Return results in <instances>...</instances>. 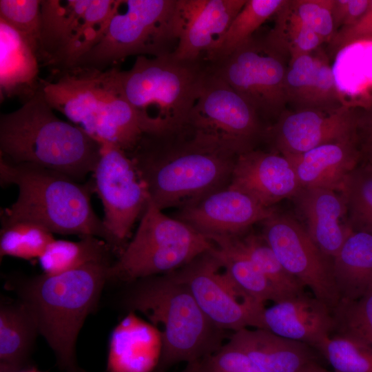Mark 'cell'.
Wrapping results in <instances>:
<instances>
[{"label": "cell", "mask_w": 372, "mask_h": 372, "mask_svg": "<svg viewBox=\"0 0 372 372\" xmlns=\"http://www.w3.org/2000/svg\"><path fill=\"white\" fill-rule=\"evenodd\" d=\"M161 210L186 206L227 187L238 155L180 131L143 135L127 153Z\"/></svg>", "instance_id": "obj_1"}, {"label": "cell", "mask_w": 372, "mask_h": 372, "mask_svg": "<svg viewBox=\"0 0 372 372\" xmlns=\"http://www.w3.org/2000/svg\"><path fill=\"white\" fill-rule=\"evenodd\" d=\"M118 66L104 70L72 67L52 70L39 91L50 107L99 142L126 153L144 135L118 78Z\"/></svg>", "instance_id": "obj_2"}, {"label": "cell", "mask_w": 372, "mask_h": 372, "mask_svg": "<svg viewBox=\"0 0 372 372\" xmlns=\"http://www.w3.org/2000/svg\"><path fill=\"white\" fill-rule=\"evenodd\" d=\"M39 92L17 110L0 116V157L30 163L81 182L93 172L101 145L59 118Z\"/></svg>", "instance_id": "obj_3"}, {"label": "cell", "mask_w": 372, "mask_h": 372, "mask_svg": "<svg viewBox=\"0 0 372 372\" xmlns=\"http://www.w3.org/2000/svg\"><path fill=\"white\" fill-rule=\"evenodd\" d=\"M0 183L19 190L15 202L1 209V222L28 221L52 234L96 236L109 242L103 220L92 206V180L81 183L54 170L0 157Z\"/></svg>", "instance_id": "obj_4"}, {"label": "cell", "mask_w": 372, "mask_h": 372, "mask_svg": "<svg viewBox=\"0 0 372 372\" xmlns=\"http://www.w3.org/2000/svg\"><path fill=\"white\" fill-rule=\"evenodd\" d=\"M112 262H94L56 275L20 282L16 292L64 371L76 366V343L87 316L109 281Z\"/></svg>", "instance_id": "obj_5"}, {"label": "cell", "mask_w": 372, "mask_h": 372, "mask_svg": "<svg viewBox=\"0 0 372 372\" xmlns=\"http://www.w3.org/2000/svg\"><path fill=\"white\" fill-rule=\"evenodd\" d=\"M128 285L125 307L145 316L161 335V355L155 371L200 362L223 344L225 331L208 320L189 289L169 273Z\"/></svg>", "instance_id": "obj_6"}, {"label": "cell", "mask_w": 372, "mask_h": 372, "mask_svg": "<svg viewBox=\"0 0 372 372\" xmlns=\"http://www.w3.org/2000/svg\"><path fill=\"white\" fill-rule=\"evenodd\" d=\"M207 69L204 57L182 60L172 54L138 56L130 70H118L123 92L144 135H165L184 127Z\"/></svg>", "instance_id": "obj_7"}, {"label": "cell", "mask_w": 372, "mask_h": 372, "mask_svg": "<svg viewBox=\"0 0 372 372\" xmlns=\"http://www.w3.org/2000/svg\"><path fill=\"white\" fill-rule=\"evenodd\" d=\"M178 24L177 0H119L101 39L72 67L104 70L130 56L172 54Z\"/></svg>", "instance_id": "obj_8"}, {"label": "cell", "mask_w": 372, "mask_h": 372, "mask_svg": "<svg viewBox=\"0 0 372 372\" xmlns=\"http://www.w3.org/2000/svg\"><path fill=\"white\" fill-rule=\"evenodd\" d=\"M214 243L189 225L163 213L150 199L139 225L109 270V281L127 284L172 272L211 250Z\"/></svg>", "instance_id": "obj_9"}, {"label": "cell", "mask_w": 372, "mask_h": 372, "mask_svg": "<svg viewBox=\"0 0 372 372\" xmlns=\"http://www.w3.org/2000/svg\"><path fill=\"white\" fill-rule=\"evenodd\" d=\"M289 58L267 34L256 32L231 54L206 62L209 70L238 93L267 127L287 109L285 77Z\"/></svg>", "instance_id": "obj_10"}, {"label": "cell", "mask_w": 372, "mask_h": 372, "mask_svg": "<svg viewBox=\"0 0 372 372\" xmlns=\"http://www.w3.org/2000/svg\"><path fill=\"white\" fill-rule=\"evenodd\" d=\"M266 128L251 106L207 67L198 96L180 131L240 155L264 141Z\"/></svg>", "instance_id": "obj_11"}, {"label": "cell", "mask_w": 372, "mask_h": 372, "mask_svg": "<svg viewBox=\"0 0 372 372\" xmlns=\"http://www.w3.org/2000/svg\"><path fill=\"white\" fill-rule=\"evenodd\" d=\"M119 0H41L38 54L51 71L72 67L101 39Z\"/></svg>", "instance_id": "obj_12"}, {"label": "cell", "mask_w": 372, "mask_h": 372, "mask_svg": "<svg viewBox=\"0 0 372 372\" xmlns=\"http://www.w3.org/2000/svg\"><path fill=\"white\" fill-rule=\"evenodd\" d=\"M92 183L104 211L102 219L109 245L118 256L136 220L143 215L150 195L134 161L116 145L103 143L92 172Z\"/></svg>", "instance_id": "obj_13"}, {"label": "cell", "mask_w": 372, "mask_h": 372, "mask_svg": "<svg viewBox=\"0 0 372 372\" xmlns=\"http://www.w3.org/2000/svg\"><path fill=\"white\" fill-rule=\"evenodd\" d=\"M189 290L208 320L223 331L257 327L264 304L235 283L211 250L168 273Z\"/></svg>", "instance_id": "obj_14"}, {"label": "cell", "mask_w": 372, "mask_h": 372, "mask_svg": "<svg viewBox=\"0 0 372 372\" xmlns=\"http://www.w3.org/2000/svg\"><path fill=\"white\" fill-rule=\"evenodd\" d=\"M263 224L262 236L283 267L333 311L340 300L333 260L320 250L305 227L293 218L275 212Z\"/></svg>", "instance_id": "obj_15"}, {"label": "cell", "mask_w": 372, "mask_h": 372, "mask_svg": "<svg viewBox=\"0 0 372 372\" xmlns=\"http://www.w3.org/2000/svg\"><path fill=\"white\" fill-rule=\"evenodd\" d=\"M356 105L329 110L286 109L266 128L264 141L273 152L298 155L325 143L355 137Z\"/></svg>", "instance_id": "obj_16"}, {"label": "cell", "mask_w": 372, "mask_h": 372, "mask_svg": "<svg viewBox=\"0 0 372 372\" xmlns=\"http://www.w3.org/2000/svg\"><path fill=\"white\" fill-rule=\"evenodd\" d=\"M275 212L273 207H264L249 196L227 186L185 206L178 220L208 238L236 237Z\"/></svg>", "instance_id": "obj_17"}, {"label": "cell", "mask_w": 372, "mask_h": 372, "mask_svg": "<svg viewBox=\"0 0 372 372\" xmlns=\"http://www.w3.org/2000/svg\"><path fill=\"white\" fill-rule=\"evenodd\" d=\"M247 0H177L178 43L172 55L194 61L214 52Z\"/></svg>", "instance_id": "obj_18"}, {"label": "cell", "mask_w": 372, "mask_h": 372, "mask_svg": "<svg viewBox=\"0 0 372 372\" xmlns=\"http://www.w3.org/2000/svg\"><path fill=\"white\" fill-rule=\"evenodd\" d=\"M228 186L266 207H272L282 199L293 198L301 189L287 157L256 149L238 156Z\"/></svg>", "instance_id": "obj_19"}, {"label": "cell", "mask_w": 372, "mask_h": 372, "mask_svg": "<svg viewBox=\"0 0 372 372\" xmlns=\"http://www.w3.org/2000/svg\"><path fill=\"white\" fill-rule=\"evenodd\" d=\"M316 347L334 330L332 310L305 293L264 308L257 327Z\"/></svg>", "instance_id": "obj_20"}, {"label": "cell", "mask_w": 372, "mask_h": 372, "mask_svg": "<svg viewBox=\"0 0 372 372\" xmlns=\"http://www.w3.org/2000/svg\"><path fill=\"white\" fill-rule=\"evenodd\" d=\"M309 236L333 260L352 232L342 195L323 188H301L293 198Z\"/></svg>", "instance_id": "obj_21"}, {"label": "cell", "mask_w": 372, "mask_h": 372, "mask_svg": "<svg viewBox=\"0 0 372 372\" xmlns=\"http://www.w3.org/2000/svg\"><path fill=\"white\" fill-rule=\"evenodd\" d=\"M162 338L149 322L129 311L113 329L107 359L108 372H154L161 359Z\"/></svg>", "instance_id": "obj_22"}, {"label": "cell", "mask_w": 372, "mask_h": 372, "mask_svg": "<svg viewBox=\"0 0 372 372\" xmlns=\"http://www.w3.org/2000/svg\"><path fill=\"white\" fill-rule=\"evenodd\" d=\"M291 162L301 188L340 192L347 175L361 162L355 137L323 144L298 155Z\"/></svg>", "instance_id": "obj_23"}, {"label": "cell", "mask_w": 372, "mask_h": 372, "mask_svg": "<svg viewBox=\"0 0 372 372\" xmlns=\"http://www.w3.org/2000/svg\"><path fill=\"white\" fill-rule=\"evenodd\" d=\"M38 50L26 37L0 19V97L22 103L39 90Z\"/></svg>", "instance_id": "obj_24"}, {"label": "cell", "mask_w": 372, "mask_h": 372, "mask_svg": "<svg viewBox=\"0 0 372 372\" xmlns=\"http://www.w3.org/2000/svg\"><path fill=\"white\" fill-rule=\"evenodd\" d=\"M229 341L245 353L261 372H299L315 361L309 345L262 329H240Z\"/></svg>", "instance_id": "obj_25"}, {"label": "cell", "mask_w": 372, "mask_h": 372, "mask_svg": "<svg viewBox=\"0 0 372 372\" xmlns=\"http://www.w3.org/2000/svg\"><path fill=\"white\" fill-rule=\"evenodd\" d=\"M333 273L340 300H358L371 292L372 235L352 231L333 258Z\"/></svg>", "instance_id": "obj_26"}, {"label": "cell", "mask_w": 372, "mask_h": 372, "mask_svg": "<svg viewBox=\"0 0 372 372\" xmlns=\"http://www.w3.org/2000/svg\"><path fill=\"white\" fill-rule=\"evenodd\" d=\"M38 327L32 314L19 300L1 302L0 372L23 371L28 363Z\"/></svg>", "instance_id": "obj_27"}, {"label": "cell", "mask_w": 372, "mask_h": 372, "mask_svg": "<svg viewBox=\"0 0 372 372\" xmlns=\"http://www.w3.org/2000/svg\"><path fill=\"white\" fill-rule=\"evenodd\" d=\"M211 249L237 286L261 304L278 302L270 283L238 243L236 237H211Z\"/></svg>", "instance_id": "obj_28"}, {"label": "cell", "mask_w": 372, "mask_h": 372, "mask_svg": "<svg viewBox=\"0 0 372 372\" xmlns=\"http://www.w3.org/2000/svg\"><path fill=\"white\" fill-rule=\"evenodd\" d=\"M114 252L110 245L96 236H85L78 241L52 240L39 258L43 273L56 275L87 265L111 262Z\"/></svg>", "instance_id": "obj_29"}, {"label": "cell", "mask_w": 372, "mask_h": 372, "mask_svg": "<svg viewBox=\"0 0 372 372\" xmlns=\"http://www.w3.org/2000/svg\"><path fill=\"white\" fill-rule=\"evenodd\" d=\"M287 0H247L227 29L219 47L205 56L207 61L224 57L251 38Z\"/></svg>", "instance_id": "obj_30"}, {"label": "cell", "mask_w": 372, "mask_h": 372, "mask_svg": "<svg viewBox=\"0 0 372 372\" xmlns=\"http://www.w3.org/2000/svg\"><path fill=\"white\" fill-rule=\"evenodd\" d=\"M236 238L270 283L277 296V302L304 293V287L283 267L262 236L249 234Z\"/></svg>", "instance_id": "obj_31"}, {"label": "cell", "mask_w": 372, "mask_h": 372, "mask_svg": "<svg viewBox=\"0 0 372 372\" xmlns=\"http://www.w3.org/2000/svg\"><path fill=\"white\" fill-rule=\"evenodd\" d=\"M345 201L352 231L372 235V168L360 163L345 178L340 192Z\"/></svg>", "instance_id": "obj_32"}, {"label": "cell", "mask_w": 372, "mask_h": 372, "mask_svg": "<svg viewBox=\"0 0 372 372\" xmlns=\"http://www.w3.org/2000/svg\"><path fill=\"white\" fill-rule=\"evenodd\" d=\"M55 238L53 234L36 223L23 221L1 222L0 257L24 260L39 258Z\"/></svg>", "instance_id": "obj_33"}, {"label": "cell", "mask_w": 372, "mask_h": 372, "mask_svg": "<svg viewBox=\"0 0 372 372\" xmlns=\"http://www.w3.org/2000/svg\"><path fill=\"white\" fill-rule=\"evenodd\" d=\"M273 28L268 38L285 49L290 57L311 53L320 48L323 40L293 12L289 0L275 14Z\"/></svg>", "instance_id": "obj_34"}, {"label": "cell", "mask_w": 372, "mask_h": 372, "mask_svg": "<svg viewBox=\"0 0 372 372\" xmlns=\"http://www.w3.org/2000/svg\"><path fill=\"white\" fill-rule=\"evenodd\" d=\"M315 348L334 372H372V350L347 335L331 334Z\"/></svg>", "instance_id": "obj_35"}, {"label": "cell", "mask_w": 372, "mask_h": 372, "mask_svg": "<svg viewBox=\"0 0 372 372\" xmlns=\"http://www.w3.org/2000/svg\"><path fill=\"white\" fill-rule=\"evenodd\" d=\"M335 333L372 350V291L355 300H340L333 311Z\"/></svg>", "instance_id": "obj_36"}, {"label": "cell", "mask_w": 372, "mask_h": 372, "mask_svg": "<svg viewBox=\"0 0 372 372\" xmlns=\"http://www.w3.org/2000/svg\"><path fill=\"white\" fill-rule=\"evenodd\" d=\"M317 50L289 58L285 77V90L287 104L291 110L306 107L315 72Z\"/></svg>", "instance_id": "obj_37"}, {"label": "cell", "mask_w": 372, "mask_h": 372, "mask_svg": "<svg viewBox=\"0 0 372 372\" xmlns=\"http://www.w3.org/2000/svg\"><path fill=\"white\" fill-rule=\"evenodd\" d=\"M343 104L329 56L320 48L317 50L314 75L305 108L329 110Z\"/></svg>", "instance_id": "obj_38"}, {"label": "cell", "mask_w": 372, "mask_h": 372, "mask_svg": "<svg viewBox=\"0 0 372 372\" xmlns=\"http://www.w3.org/2000/svg\"><path fill=\"white\" fill-rule=\"evenodd\" d=\"M41 0H0V19L26 37L37 50L41 31Z\"/></svg>", "instance_id": "obj_39"}, {"label": "cell", "mask_w": 372, "mask_h": 372, "mask_svg": "<svg viewBox=\"0 0 372 372\" xmlns=\"http://www.w3.org/2000/svg\"><path fill=\"white\" fill-rule=\"evenodd\" d=\"M333 3V0H289L297 17L328 43L335 34Z\"/></svg>", "instance_id": "obj_40"}, {"label": "cell", "mask_w": 372, "mask_h": 372, "mask_svg": "<svg viewBox=\"0 0 372 372\" xmlns=\"http://www.w3.org/2000/svg\"><path fill=\"white\" fill-rule=\"evenodd\" d=\"M201 372H261L240 349L228 341L199 362Z\"/></svg>", "instance_id": "obj_41"}, {"label": "cell", "mask_w": 372, "mask_h": 372, "mask_svg": "<svg viewBox=\"0 0 372 372\" xmlns=\"http://www.w3.org/2000/svg\"><path fill=\"white\" fill-rule=\"evenodd\" d=\"M372 40V0L365 12L353 24L340 29L329 43V51L335 56L346 47Z\"/></svg>", "instance_id": "obj_42"}, {"label": "cell", "mask_w": 372, "mask_h": 372, "mask_svg": "<svg viewBox=\"0 0 372 372\" xmlns=\"http://www.w3.org/2000/svg\"><path fill=\"white\" fill-rule=\"evenodd\" d=\"M355 139L361 162L372 165V101L364 105H356Z\"/></svg>", "instance_id": "obj_43"}, {"label": "cell", "mask_w": 372, "mask_h": 372, "mask_svg": "<svg viewBox=\"0 0 372 372\" xmlns=\"http://www.w3.org/2000/svg\"><path fill=\"white\" fill-rule=\"evenodd\" d=\"M371 0H333L332 17L335 34L355 22L367 10Z\"/></svg>", "instance_id": "obj_44"}, {"label": "cell", "mask_w": 372, "mask_h": 372, "mask_svg": "<svg viewBox=\"0 0 372 372\" xmlns=\"http://www.w3.org/2000/svg\"><path fill=\"white\" fill-rule=\"evenodd\" d=\"M299 372H334L327 370L315 361L311 362Z\"/></svg>", "instance_id": "obj_45"}, {"label": "cell", "mask_w": 372, "mask_h": 372, "mask_svg": "<svg viewBox=\"0 0 372 372\" xmlns=\"http://www.w3.org/2000/svg\"><path fill=\"white\" fill-rule=\"evenodd\" d=\"M154 372H166V371H157ZM178 372H201L199 366V362H192L187 364L186 366L180 371Z\"/></svg>", "instance_id": "obj_46"}, {"label": "cell", "mask_w": 372, "mask_h": 372, "mask_svg": "<svg viewBox=\"0 0 372 372\" xmlns=\"http://www.w3.org/2000/svg\"><path fill=\"white\" fill-rule=\"evenodd\" d=\"M65 372H87L82 369L79 368L77 366L65 371Z\"/></svg>", "instance_id": "obj_47"}, {"label": "cell", "mask_w": 372, "mask_h": 372, "mask_svg": "<svg viewBox=\"0 0 372 372\" xmlns=\"http://www.w3.org/2000/svg\"><path fill=\"white\" fill-rule=\"evenodd\" d=\"M18 372H39L37 371H35V370H28V371H18Z\"/></svg>", "instance_id": "obj_48"}, {"label": "cell", "mask_w": 372, "mask_h": 372, "mask_svg": "<svg viewBox=\"0 0 372 372\" xmlns=\"http://www.w3.org/2000/svg\"><path fill=\"white\" fill-rule=\"evenodd\" d=\"M369 166H370V167L372 168V165H369Z\"/></svg>", "instance_id": "obj_49"}]
</instances>
